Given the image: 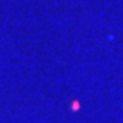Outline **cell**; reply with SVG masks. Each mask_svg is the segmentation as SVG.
<instances>
[{"instance_id": "cell-1", "label": "cell", "mask_w": 123, "mask_h": 123, "mask_svg": "<svg viewBox=\"0 0 123 123\" xmlns=\"http://www.w3.org/2000/svg\"><path fill=\"white\" fill-rule=\"evenodd\" d=\"M70 107H71V111H74V112H75V111H78L79 108H81V104H79L78 100H74L73 103H71Z\"/></svg>"}]
</instances>
